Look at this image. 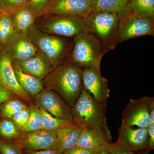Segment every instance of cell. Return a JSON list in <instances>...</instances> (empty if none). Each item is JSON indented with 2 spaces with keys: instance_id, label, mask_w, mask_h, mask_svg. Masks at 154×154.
Masks as SVG:
<instances>
[{
  "instance_id": "obj_29",
  "label": "cell",
  "mask_w": 154,
  "mask_h": 154,
  "mask_svg": "<svg viewBox=\"0 0 154 154\" xmlns=\"http://www.w3.org/2000/svg\"><path fill=\"white\" fill-rule=\"evenodd\" d=\"M0 154H23L19 143L6 140L0 137Z\"/></svg>"
},
{
  "instance_id": "obj_25",
  "label": "cell",
  "mask_w": 154,
  "mask_h": 154,
  "mask_svg": "<svg viewBox=\"0 0 154 154\" xmlns=\"http://www.w3.org/2000/svg\"><path fill=\"white\" fill-rule=\"evenodd\" d=\"M131 13L154 19V0H131Z\"/></svg>"
},
{
  "instance_id": "obj_16",
  "label": "cell",
  "mask_w": 154,
  "mask_h": 154,
  "mask_svg": "<svg viewBox=\"0 0 154 154\" xmlns=\"http://www.w3.org/2000/svg\"><path fill=\"white\" fill-rule=\"evenodd\" d=\"M16 62L23 71L41 81L54 69L47 58L39 51L28 59Z\"/></svg>"
},
{
  "instance_id": "obj_8",
  "label": "cell",
  "mask_w": 154,
  "mask_h": 154,
  "mask_svg": "<svg viewBox=\"0 0 154 154\" xmlns=\"http://www.w3.org/2000/svg\"><path fill=\"white\" fill-rule=\"evenodd\" d=\"M149 97L130 99L122 114L121 125L146 128L152 124L149 107Z\"/></svg>"
},
{
  "instance_id": "obj_14",
  "label": "cell",
  "mask_w": 154,
  "mask_h": 154,
  "mask_svg": "<svg viewBox=\"0 0 154 154\" xmlns=\"http://www.w3.org/2000/svg\"><path fill=\"white\" fill-rule=\"evenodd\" d=\"M57 142L56 132L44 129L22 134L18 142L22 148L30 150L56 149Z\"/></svg>"
},
{
  "instance_id": "obj_40",
  "label": "cell",
  "mask_w": 154,
  "mask_h": 154,
  "mask_svg": "<svg viewBox=\"0 0 154 154\" xmlns=\"http://www.w3.org/2000/svg\"><path fill=\"white\" fill-rule=\"evenodd\" d=\"M56 1V0H52V4L54 2H55V1ZM52 4H51V5H52Z\"/></svg>"
},
{
  "instance_id": "obj_21",
  "label": "cell",
  "mask_w": 154,
  "mask_h": 154,
  "mask_svg": "<svg viewBox=\"0 0 154 154\" xmlns=\"http://www.w3.org/2000/svg\"><path fill=\"white\" fill-rule=\"evenodd\" d=\"M11 14L15 30L28 31L36 22V18L34 14L25 6L14 10Z\"/></svg>"
},
{
  "instance_id": "obj_41",
  "label": "cell",
  "mask_w": 154,
  "mask_h": 154,
  "mask_svg": "<svg viewBox=\"0 0 154 154\" xmlns=\"http://www.w3.org/2000/svg\"><path fill=\"white\" fill-rule=\"evenodd\" d=\"M2 12V8H1V5H0V12Z\"/></svg>"
},
{
  "instance_id": "obj_3",
  "label": "cell",
  "mask_w": 154,
  "mask_h": 154,
  "mask_svg": "<svg viewBox=\"0 0 154 154\" xmlns=\"http://www.w3.org/2000/svg\"><path fill=\"white\" fill-rule=\"evenodd\" d=\"M106 105L96 102L84 89L73 107V120L83 129L102 131L108 128L106 124Z\"/></svg>"
},
{
  "instance_id": "obj_19",
  "label": "cell",
  "mask_w": 154,
  "mask_h": 154,
  "mask_svg": "<svg viewBox=\"0 0 154 154\" xmlns=\"http://www.w3.org/2000/svg\"><path fill=\"white\" fill-rule=\"evenodd\" d=\"M13 66L19 85L30 96H36L43 90V84L41 80L23 71L14 60Z\"/></svg>"
},
{
  "instance_id": "obj_34",
  "label": "cell",
  "mask_w": 154,
  "mask_h": 154,
  "mask_svg": "<svg viewBox=\"0 0 154 154\" xmlns=\"http://www.w3.org/2000/svg\"><path fill=\"white\" fill-rule=\"evenodd\" d=\"M95 151L75 146L64 152L63 154H94Z\"/></svg>"
},
{
  "instance_id": "obj_38",
  "label": "cell",
  "mask_w": 154,
  "mask_h": 154,
  "mask_svg": "<svg viewBox=\"0 0 154 154\" xmlns=\"http://www.w3.org/2000/svg\"><path fill=\"white\" fill-rule=\"evenodd\" d=\"M107 145L108 144L103 146L98 149L96 150L94 154H110Z\"/></svg>"
},
{
  "instance_id": "obj_28",
  "label": "cell",
  "mask_w": 154,
  "mask_h": 154,
  "mask_svg": "<svg viewBox=\"0 0 154 154\" xmlns=\"http://www.w3.org/2000/svg\"><path fill=\"white\" fill-rule=\"evenodd\" d=\"M52 0H29L25 7L35 15L36 19L45 16Z\"/></svg>"
},
{
  "instance_id": "obj_4",
  "label": "cell",
  "mask_w": 154,
  "mask_h": 154,
  "mask_svg": "<svg viewBox=\"0 0 154 154\" xmlns=\"http://www.w3.org/2000/svg\"><path fill=\"white\" fill-rule=\"evenodd\" d=\"M107 51L91 32L83 33L73 38V44L69 59L81 68L100 70L101 60Z\"/></svg>"
},
{
  "instance_id": "obj_11",
  "label": "cell",
  "mask_w": 154,
  "mask_h": 154,
  "mask_svg": "<svg viewBox=\"0 0 154 154\" xmlns=\"http://www.w3.org/2000/svg\"><path fill=\"white\" fill-rule=\"evenodd\" d=\"M82 82L83 89L96 102L107 104L110 91L108 81L102 76L101 71L88 68L83 69Z\"/></svg>"
},
{
  "instance_id": "obj_7",
  "label": "cell",
  "mask_w": 154,
  "mask_h": 154,
  "mask_svg": "<svg viewBox=\"0 0 154 154\" xmlns=\"http://www.w3.org/2000/svg\"><path fill=\"white\" fill-rule=\"evenodd\" d=\"M154 36V19L131 13L119 20L118 43L144 36Z\"/></svg>"
},
{
  "instance_id": "obj_27",
  "label": "cell",
  "mask_w": 154,
  "mask_h": 154,
  "mask_svg": "<svg viewBox=\"0 0 154 154\" xmlns=\"http://www.w3.org/2000/svg\"><path fill=\"white\" fill-rule=\"evenodd\" d=\"M42 129L40 109L36 105L30 107V114L28 122L20 130L22 134L27 133Z\"/></svg>"
},
{
  "instance_id": "obj_13",
  "label": "cell",
  "mask_w": 154,
  "mask_h": 154,
  "mask_svg": "<svg viewBox=\"0 0 154 154\" xmlns=\"http://www.w3.org/2000/svg\"><path fill=\"white\" fill-rule=\"evenodd\" d=\"M95 4L96 0H56L46 15H71L84 19L95 11Z\"/></svg>"
},
{
  "instance_id": "obj_9",
  "label": "cell",
  "mask_w": 154,
  "mask_h": 154,
  "mask_svg": "<svg viewBox=\"0 0 154 154\" xmlns=\"http://www.w3.org/2000/svg\"><path fill=\"white\" fill-rule=\"evenodd\" d=\"M36 106L56 118L73 120L72 107L51 89L42 90L35 96Z\"/></svg>"
},
{
  "instance_id": "obj_36",
  "label": "cell",
  "mask_w": 154,
  "mask_h": 154,
  "mask_svg": "<svg viewBox=\"0 0 154 154\" xmlns=\"http://www.w3.org/2000/svg\"><path fill=\"white\" fill-rule=\"evenodd\" d=\"M148 134V149L152 151L154 149V123H152L147 128Z\"/></svg>"
},
{
  "instance_id": "obj_17",
  "label": "cell",
  "mask_w": 154,
  "mask_h": 154,
  "mask_svg": "<svg viewBox=\"0 0 154 154\" xmlns=\"http://www.w3.org/2000/svg\"><path fill=\"white\" fill-rule=\"evenodd\" d=\"M109 128L102 131L83 129L76 146L96 150L112 143Z\"/></svg>"
},
{
  "instance_id": "obj_31",
  "label": "cell",
  "mask_w": 154,
  "mask_h": 154,
  "mask_svg": "<svg viewBox=\"0 0 154 154\" xmlns=\"http://www.w3.org/2000/svg\"><path fill=\"white\" fill-rule=\"evenodd\" d=\"M30 114V107L27 106L21 111L14 115L11 119L19 131L27 123Z\"/></svg>"
},
{
  "instance_id": "obj_33",
  "label": "cell",
  "mask_w": 154,
  "mask_h": 154,
  "mask_svg": "<svg viewBox=\"0 0 154 154\" xmlns=\"http://www.w3.org/2000/svg\"><path fill=\"white\" fill-rule=\"evenodd\" d=\"M14 98V94L0 84V105Z\"/></svg>"
},
{
  "instance_id": "obj_32",
  "label": "cell",
  "mask_w": 154,
  "mask_h": 154,
  "mask_svg": "<svg viewBox=\"0 0 154 154\" xmlns=\"http://www.w3.org/2000/svg\"><path fill=\"white\" fill-rule=\"evenodd\" d=\"M107 146L110 154H137L135 152L123 147L116 143L108 144Z\"/></svg>"
},
{
  "instance_id": "obj_15",
  "label": "cell",
  "mask_w": 154,
  "mask_h": 154,
  "mask_svg": "<svg viewBox=\"0 0 154 154\" xmlns=\"http://www.w3.org/2000/svg\"><path fill=\"white\" fill-rule=\"evenodd\" d=\"M116 143L134 152L148 149L147 128H134L133 127L121 125Z\"/></svg>"
},
{
  "instance_id": "obj_1",
  "label": "cell",
  "mask_w": 154,
  "mask_h": 154,
  "mask_svg": "<svg viewBox=\"0 0 154 154\" xmlns=\"http://www.w3.org/2000/svg\"><path fill=\"white\" fill-rule=\"evenodd\" d=\"M46 85L57 93L70 107L74 106L83 89L82 69L68 58L52 70Z\"/></svg>"
},
{
  "instance_id": "obj_22",
  "label": "cell",
  "mask_w": 154,
  "mask_h": 154,
  "mask_svg": "<svg viewBox=\"0 0 154 154\" xmlns=\"http://www.w3.org/2000/svg\"><path fill=\"white\" fill-rule=\"evenodd\" d=\"M14 30L11 13L7 11L0 12V49L5 46Z\"/></svg>"
},
{
  "instance_id": "obj_23",
  "label": "cell",
  "mask_w": 154,
  "mask_h": 154,
  "mask_svg": "<svg viewBox=\"0 0 154 154\" xmlns=\"http://www.w3.org/2000/svg\"><path fill=\"white\" fill-rule=\"evenodd\" d=\"M40 112L42 129L56 132L58 129L75 124L73 120L59 119L42 109Z\"/></svg>"
},
{
  "instance_id": "obj_5",
  "label": "cell",
  "mask_w": 154,
  "mask_h": 154,
  "mask_svg": "<svg viewBox=\"0 0 154 154\" xmlns=\"http://www.w3.org/2000/svg\"><path fill=\"white\" fill-rule=\"evenodd\" d=\"M121 18L116 13L95 11L83 19L90 32L108 52L119 43L118 28Z\"/></svg>"
},
{
  "instance_id": "obj_35",
  "label": "cell",
  "mask_w": 154,
  "mask_h": 154,
  "mask_svg": "<svg viewBox=\"0 0 154 154\" xmlns=\"http://www.w3.org/2000/svg\"><path fill=\"white\" fill-rule=\"evenodd\" d=\"M23 154H63L56 149L41 150H30L23 149Z\"/></svg>"
},
{
  "instance_id": "obj_30",
  "label": "cell",
  "mask_w": 154,
  "mask_h": 154,
  "mask_svg": "<svg viewBox=\"0 0 154 154\" xmlns=\"http://www.w3.org/2000/svg\"><path fill=\"white\" fill-rule=\"evenodd\" d=\"M29 0H0L2 11L11 13L14 10L26 5Z\"/></svg>"
},
{
  "instance_id": "obj_26",
  "label": "cell",
  "mask_w": 154,
  "mask_h": 154,
  "mask_svg": "<svg viewBox=\"0 0 154 154\" xmlns=\"http://www.w3.org/2000/svg\"><path fill=\"white\" fill-rule=\"evenodd\" d=\"M27 107V105L20 100L11 99L0 106V115L3 119H11Z\"/></svg>"
},
{
  "instance_id": "obj_12",
  "label": "cell",
  "mask_w": 154,
  "mask_h": 154,
  "mask_svg": "<svg viewBox=\"0 0 154 154\" xmlns=\"http://www.w3.org/2000/svg\"><path fill=\"white\" fill-rule=\"evenodd\" d=\"M0 84L20 99L29 102L31 96L20 85L14 72L13 60L5 48L0 49Z\"/></svg>"
},
{
  "instance_id": "obj_24",
  "label": "cell",
  "mask_w": 154,
  "mask_h": 154,
  "mask_svg": "<svg viewBox=\"0 0 154 154\" xmlns=\"http://www.w3.org/2000/svg\"><path fill=\"white\" fill-rule=\"evenodd\" d=\"M22 135L11 119H3L0 121V137L6 140L19 142Z\"/></svg>"
},
{
  "instance_id": "obj_37",
  "label": "cell",
  "mask_w": 154,
  "mask_h": 154,
  "mask_svg": "<svg viewBox=\"0 0 154 154\" xmlns=\"http://www.w3.org/2000/svg\"><path fill=\"white\" fill-rule=\"evenodd\" d=\"M149 107L150 113L152 123H154V98L149 97Z\"/></svg>"
},
{
  "instance_id": "obj_18",
  "label": "cell",
  "mask_w": 154,
  "mask_h": 154,
  "mask_svg": "<svg viewBox=\"0 0 154 154\" xmlns=\"http://www.w3.org/2000/svg\"><path fill=\"white\" fill-rule=\"evenodd\" d=\"M83 128L75 124L57 131V146L56 149L63 153L76 146Z\"/></svg>"
},
{
  "instance_id": "obj_39",
  "label": "cell",
  "mask_w": 154,
  "mask_h": 154,
  "mask_svg": "<svg viewBox=\"0 0 154 154\" xmlns=\"http://www.w3.org/2000/svg\"><path fill=\"white\" fill-rule=\"evenodd\" d=\"M150 151L148 149H146L142 150L139 151L135 152L137 154H149Z\"/></svg>"
},
{
  "instance_id": "obj_2",
  "label": "cell",
  "mask_w": 154,
  "mask_h": 154,
  "mask_svg": "<svg viewBox=\"0 0 154 154\" xmlns=\"http://www.w3.org/2000/svg\"><path fill=\"white\" fill-rule=\"evenodd\" d=\"M27 32L38 51L47 58L53 69L69 58L72 48L73 38L45 33L34 25Z\"/></svg>"
},
{
  "instance_id": "obj_10",
  "label": "cell",
  "mask_w": 154,
  "mask_h": 154,
  "mask_svg": "<svg viewBox=\"0 0 154 154\" xmlns=\"http://www.w3.org/2000/svg\"><path fill=\"white\" fill-rule=\"evenodd\" d=\"M13 60L22 61L35 55L38 50L27 31L15 30L4 48Z\"/></svg>"
},
{
  "instance_id": "obj_6",
  "label": "cell",
  "mask_w": 154,
  "mask_h": 154,
  "mask_svg": "<svg viewBox=\"0 0 154 154\" xmlns=\"http://www.w3.org/2000/svg\"><path fill=\"white\" fill-rule=\"evenodd\" d=\"M34 25L45 33L73 38L83 33L90 32L83 18L71 15L50 14Z\"/></svg>"
},
{
  "instance_id": "obj_20",
  "label": "cell",
  "mask_w": 154,
  "mask_h": 154,
  "mask_svg": "<svg viewBox=\"0 0 154 154\" xmlns=\"http://www.w3.org/2000/svg\"><path fill=\"white\" fill-rule=\"evenodd\" d=\"M131 0H96L95 11L112 12L121 18L131 13Z\"/></svg>"
}]
</instances>
